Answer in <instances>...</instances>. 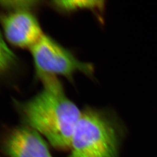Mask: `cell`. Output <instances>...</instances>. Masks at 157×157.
<instances>
[{"label": "cell", "mask_w": 157, "mask_h": 157, "mask_svg": "<svg viewBox=\"0 0 157 157\" xmlns=\"http://www.w3.org/2000/svg\"><path fill=\"white\" fill-rule=\"evenodd\" d=\"M36 2L33 1H1L2 6L13 9L12 11L27 10L28 8L34 6Z\"/></svg>", "instance_id": "8"}, {"label": "cell", "mask_w": 157, "mask_h": 157, "mask_svg": "<svg viewBox=\"0 0 157 157\" xmlns=\"http://www.w3.org/2000/svg\"><path fill=\"white\" fill-rule=\"evenodd\" d=\"M15 61V55L0 33V72L10 67Z\"/></svg>", "instance_id": "7"}, {"label": "cell", "mask_w": 157, "mask_h": 157, "mask_svg": "<svg viewBox=\"0 0 157 157\" xmlns=\"http://www.w3.org/2000/svg\"><path fill=\"white\" fill-rule=\"evenodd\" d=\"M56 5L59 8L67 11H75L78 10H89L94 12L100 22H103L104 12L105 10V1H87V0H71L56 1Z\"/></svg>", "instance_id": "6"}, {"label": "cell", "mask_w": 157, "mask_h": 157, "mask_svg": "<svg viewBox=\"0 0 157 157\" xmlns=\"http://www.w3.org/2000/svg\"><path fill=\"white\" fill-rule=\"evenodd\" d=\"M41 81L42 90L23 105L25 121L55 148L69 150L82 111L67 97L57 78Z\"/></svg>", "instance_id": "1"}, {"label": "cell", "mask_w": 157, "mask_h": 157, "mask_svg": "<svg viewBox=\"0 0 157 157\" xmlns=\"http://www.w3.org/2000/svg\"><path fill=\"white\" fill-rule=\"evenodd\" d=\"M122 130L113 112L87 108L75 129L69 157H119Z\"/></svg>", "instance_id": "2"}, {"label": "cell", "mask_w": 157, "mask_h": 157, "mask_svg": "<svg viewBox=\"0 0 157 157\" xmlns=\"http://www.w3.org/2000/svg\"><path fill=\"white\" fill-rule=\"evenodd\" d=\"M2 25L10 43L29 50L45 34L36 17L28 10L12 11L2 17Z\"/></svg>", "instance_id": "4"}, {"label": "cell", "mask_w": 157, "mask_h": 157, "mask_svg": "<svg viewBox=\"0 0 157 157\" xmlns=\"http://www.w3.org/2000/svg\"><path fill=\"white\" fill-rule=\"evenodd\" d=\"M4 150L8 157H54L47 141L29 127L13 130L6 139Z\"/></svg>", "instance_id": "5"}, {"label": "cell", "mask_w": 157, "mask_h": 157, "mask_svg": "<svg viewBox=\"0 0 157 157\" xmlns=\"http://www.w3.org/2000/svg\"><path fill=\"white\" fill-rule=\"evenodd\" d=\"M30 50L36 73L41 80L58 76L71 78L78 73L90 78L94 76L93 65L80 61L46 34Z\"/></svg>", "instance_id": "3"}]
</instances>
